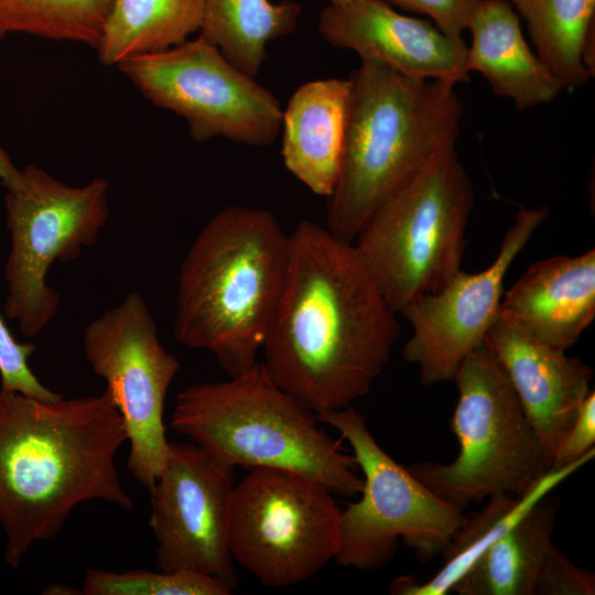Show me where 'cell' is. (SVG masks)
I'll return each mask as SVG.
<instances>
[{"instance_id":"cell-1","label":"cell","mask_w":595,"mask_h":595,"mask_svg":"<svg viewBox=\"0 0 595 595\" xmlns=\"http://www.w3.org/2000/svg\"><path fill=\"white\" fill-rule=\"evenodd\" d=\"M400 332L355 245L301 220L289 235L284 283L262 346L272 380L316 414L349 407L369 392Z\"/></svg>"},{"instance_id":"cell-2","label":"cell","mask_w":595,"mask_h":595,"mask_svg":"<svg viewBox=\"0 0 595 595\" xmlns=\"http://www.w3.org/2000/svg\"><path fill=\"white\" fill-rule=\"evenodd\" d=\"M128 441L119 411L101 396L42 401L0 387V527L15 569L54 538L80 504L125 510L133 500L115 464Z\"/></svg>"},{"instance_id":"cell-3","label":"cell","mask_w":595,"mask_h":595,"mask_svg":"<svg viewBox=\"0 0 595 595\" xmlns=\"http://www.w3.org/2000/svg\"><path fill=\"white\" fill-rule=\"evenodd\" d=\"M289 260V235L264 209L227 206L201 229L181 262L173 336L212 353L238 376L258 361Z\"/></svg>"},{"instance_id":"cell-4","label":"cell","mask_w":595,"mask_h":595,"mask_svg":"<svg viewBox=\"0 0 595 595\" xmlns=\"http://www.w3.org/2000/svg\"><path fill=\"white\" fill-rule=\"evenodd\" d=\"M348 78L343 158L326 197V228L354 244L383 203L456 144L463 104L454 83L411 77L372 60H360Z\"/></svg>"},{"instance_id":"cell-5","label":"cell","mask_w":595,"mask_h":595,"mask_svg":"<svg viewBox=\"0 0 595 595\" xmlns=\"http://www.w3.org/2000/svg\"><path fill=\"white\" fill-rule=\"evenodd\" d=\"M320 423L262 363L226 381L188 385L177 393L170 420L176 434L223 464L292 469L334 494L356 497L363 489L357 465Z\"/></svg>"},{"instance_id":"cell-6","label":"cell","mask_w":595,"mask_h":595,"mask_svg":"<svg viewBox=\"0 0 595 595\" xmlns=\"http://www.w3.org/2000/svg\"><path fill=\"white\" fill-rule=\"evenodd\" d=\"M474 201L472 180L451 144L364 225L355 248L396 313L462 270Z\"/></svg>"},{"instance_id":"cell-7","label":"cell","mask_w":595,"mask_h":595,"mask_svg":"<svg viewBox=\"0 0 595 595\" xmlns=\"http://www.w3.org/2000/svg\"><path fill=\"white\" fill-rule=\"evenodd\" d=\"M453 381L458 398L450 425L458 455L407 469L462 511L495 496L522 495L553 467L504 370L483 344L463 359Z\"/></svg>"},{"instance_id":"cell-8","label":"cell","mask_w":595,"mask_h":595,"mask_svg":"<svg viewBox=\"0 0 595 595\" xmlns=\"http://www.w3.org/2000/svg\"><path fill=\"white\" fill-rule=\"evenodd\" d=\"M3 186L11 237L4 314L19 322L24 336L34 337L60 307L58 292L46 282L48 270L97 242L110 214L109 184L99 177L71 186L29 164Z\"/></svg>"},{"instance_id":"cell-9","label":"cell","mask_w":595,"mask_h":595,"mask_svg":"<svg viewBox=\"0 0 595 595\" xmlns=\"http://www.w3.org/2000/svg\"><path fill=\"white\" fill-rule=\"evenodd\" d=\"M334 493L307 474L250 468L234 486L227 518L232 560L269 587L316 575L339 549L340 512Z\"/></svg>"},{"instance_id":"cell-10","label":"cell","mask_w":595,"mask_h":595,"mask_svg":"<svg viewBox=\"0 0 595 595\" xmlns=\"http://www.w3.org/2000/svg\"><path fill=\"white\" fill-rule=\"evenodd\" d=\"M349 443L363 473L361 498L340 512L343 566L377 570L394 558L399 540L423 562L443 553L466 516L418 480L377 443L354 408L316 414Z\"/></svg>"},{"instance_id":"cell-11","label":"cell","mask_w":595,"mask_h":595,"mask_svg":"<svg viewBox=\"0 0 595 595\" xmlns=\"http://www.w3.org/2000/svg\"><path fill=\"white\" fill-rule=\"evenodd\" d=\"M117 67L151 104L183 118L197 142L221 137L267 147L280 133L283 109L274 95L202 35Z\"/></svg>"},{"instance_id":"cell-12","label":"cell","mask_w":595,"mask_h":595,"mask_svg":"<svg viewBox=\"0 0 595 595\" xmlns=\"http://www.w3.org/2000/svg\"><path fill=\"white\" fill-rule=\"evenodd\" d=\"M83 347L94 372L106 381L101 397L122 418L130 443L127 468L150 490L167 458L164 405L180 363L161 344L137 291L86 325Z\"/></svg>"},{"instance_id":"cell-13","label":"cell","mask_w":595,"mask_h":595,"mask_svg":"<svg viewBox=\"0 0 595 595\" xmlns=\"http://www.w3.org/2000/svg\"><path fill=\"white\" fill-rule=\"evenodd\" d=\"M234 469L193 442H170L164 468L149 490L158 570L195 572L235 587L227 542Z\"/></svg>"},{"instance_id":"cell-14","label":"cell","mask_w":595,"mask_h":595,"mask_svg":"<svg viewBox=\"0 0 595 595\" xmlns=\"http://www.w3.org/2000/svg\"><path fill=\"white\" fill-rule=\"evenodd\" d=\"M548 215L547 207L521 208L489 267L477 273L461 270L442 289L400 311L412 327L402 357L418 366L422 385L453 381L463 359L484 344L500 312L508 269Z\"/></svg>"},{"instance_id":"cell-15","label":"cell","mask_w":595,"mask_h":595,"mask_svg":"<svg viewBox=\"0 0 595 595\" xmlns=\"http://www.w3.org/2000/svg\"><path fill=\"white\" fill-rule=\"evenodd\" d=\"M318 30L331 45L350 50L411 77L457 85L469 80L464 41L428 20L394 11L385 0H355L323 9Z\"/></svg>"},{"instance_id":"cell-16","label":"cell","mask_w":595,"mask_h":595,"mask_svg":"<svg viewBox=\"0 0 595 595\" xmlns=\"http://www.w3.org/2000/svg\"><path fill=\"white\" fill-rule=\"evenodd\" d=\"M484 345L510 381L553 463L554 453L591 390L589 366L517 327L500 312ZM553 467V466H552Z\"/></svg>"},{"instance_id":"cell-17","label":"cell","mask_w":595,"mask_h":595,"mask_svg":"<svg viewBox=\"0 0 595 595\" xmlns=\"http://www.w3.org/2000/svg\"><path fill=\"white\" fill-rule=\"evenodd\" d=\"M500 314L543 343L573 346L595 317V250L532 263L504 292Z\"/></svg>"},{"instance_id":"cell-18","label":"cell","mask_w":595,"mask_h":595,"mask_svg":"<svg viewBox=\"0 0 595 595\" xmlns=\"http://www.w3.org/2000/svg\"><path fill=\"white\" fill-rule=\"evenodd\" d=\"M350 93L349 78L312 80L294 91L283 110L284 165L317 195L327 197L338 177Z\"/></svg>"},{"instance_id":"cell-19","label":"cell","mask_w":595,"mask_h":595,"mask_svg":"<svg viewBox=\"0 0 595 595\" xmlns=\"http://www.w3.org/2000/svg\"><path fill=\"white\" fill-rule=\"evenodd\" d=\"M467 29L469 73L482 74L493 94L511 99L518 110L550 102L565 89L528 46L508 0H480Z\"/></svg>"},{"instance_id":"cell-20","label":"cell","mask_w":595,"mask_h":595,"mask_svg":"<svg viewBox=\"0 0 595 595\" xmlns=\"http://www.w3.org/2000/svg\"><path fill=\"white\" fill-rule=\"evenodd\" d=\"M595 448L561 468H552L522 495H500L488 499L485 507L468 517L443 551L444 564L428 582L420 584L411 576L393 580L389 586L397 595H445L475 561L502 534L513 527L554 487L594 458Z\"/></svg>"},{"instance_id":"cell-21","label":"cell","mask_w":595,"mask_h":595,"mask_svg":"<svg viewBox=\"0 0 595 595\" xmlns=\"http://www.w3.org/2000/svg\"><path fill=\"white\" fill-rule=\"evenodd\" d=\"M555 519V502L545 496L475 561L452 591L458 595H534Z\"/></svg>"},{"instance_id":"cell-22","label":"cell","mask_w":595,"mask_h":595,"mask_svg":"<svg viewBox=\"0 0 595 595\" xmlns=\"http://www.w3.org/2000/svg\"><path fill=\"white\" fill-rule=\"evenodd\" d=\"M205 0H111L96 46L99 62L162 52L201 29Z\"/></svg>"},{"instance_id":"cell-23","label":"cell","mask_w":595,"mask_h":595,"mask_svg":"<svg viewBox=\"0 0 595 595\" xmlns=\"http://www.w3.org/2000/svg\"><path fill=\"white\" fill-rule=\"evenodd\" d=\"M526 20L537 55L565 88L595 73V0H510Z\"/></svg>"},{"instance_id":"cell-24","label":"cell","mask_w":595,"mask_h":595,"mask_svg":"<svg viewBox=\"0 0 595 595\" xmlns=\"http://www.w3.org/2000/svg\"><path fill=\"white\" fill-rule=\"evenodd\" d=\"M300 13L293 1L205 0L199 35L255 78L267 57V44L293 32Z\"/></svg>"},{"instance_id":"cell-25","label":"cell","mask_w":595,"mask_h":595,"mask_svg":"<svg viewBox=\"0 0 595 595\" xmlns=\"http://www.w3.org/2000/svg\"><path fill=\"white\" fill-rule=\"evenodd\" d=\"M111 0H0V39L28 34L96 48Z\"/></svg>"},{"instance_id":"cell-26","label":"cell","mask_w":595,"mask_h":595,"mask_svg":"<svg viewBox=\"0 0 595 595\" xmlns=\"http://www.w3.org/2000/svg\"><path fill=\"white\" fill-rule=\"evenodd\" d=\"M231 589L220 578L188 571L87 569L82 592L85 595H227Z\"/></svg>"},{"instance_id":"cell-27","label":"cell","mask_w":595,"mask_h":595,"mask_svg":"<svg viewBox=\"0 0 595 595\" xmlns=\"http://www.w3.org/2000/svg\"><path fill=\"white\" fill-rule=\"evenodd\" d=\"M35 348L33 343L18 342L0 314V387L42 401H56L64 396L45 387L28 364Z\"/></svg>"},{"instance_id":"cell-28","label":"cell","mask_w":595,"mask_h":595,"mask_svg":"<svg viewBox=\"0 0 595 595\" xmlns=\"http://www.w3.org/2000/svg\"><path fill=\"white\" fill-rule=\"evenodd\" d=\"M538 595H594V572L574 565L553 543L536 582Z\"/></svg>"},{"instance_id":"cell-29","label":"cell","mask_w":595,"mask_h":595,"mask_svg":"<svg viewBox=\"0 0 595 595\" xmlns=\"http://www.w3.org/2000/svg\"><path fill=\"white\" fill-rule=\"evenodd\" d=\"M402 10L429 15L437 29L454 41L462 33L480 0H385Z\"/></svg>"},{"instance_id":"cell-30","label":"cell","mask_w":595,"mask_h":595,"mask_svg":"<svg viewBox=\"0 0 595 595\" xmlns=\"http://www.w3.org/2000/svg\"><path fill=\"white\" fill-rule=\"evenodd\" d=\"M595 392L592 390L582 402L577 415L559 444L553 456V468L564 467L594 448Z\"/></svg>"},{"instance_id":"cell-31","label":"cell","mask_w":595,"mask_h":595,"mask_svg":"<svg viewBox=\"0 0 595 595\" xmlns=\"http://www.w3.org/2000/svg\"><path fill=\"white\" fill-rule=\"evenodd\" d=\"M19 169L13 164L7 151L0 144V182L6 185L10 182Z\"/></svg>"},{"instance_id":"cell-32","label":"cell","mask_w":595,"mask_h":595,"mask_svg":"<svg viewBox=\"0 0 595 595\" xmlns=\"http://www.w3.org/2000/svg\"><path fill=\"white\" fill-rule=\"evenodd\" d=\"M77 589L72 588L68 585L62 584V583H54L48 585L44 591L43 594H54V595H74V594H83L82 592H76Z\"/></svg>"},{"instance_id":"cell-33","label":"cell","mask_w":595,"mask_h":595,"mask_svg":"<svg viewBox=\"0 0 595 595\" xmlns=\"http://www.w3.org/2000/svg\"><path fill=\"white\" fill-rule=\"evenodd\" d=\"M332 6H345L347 3H350L355 0H329Z\"/></svg>"}]
</instances>
